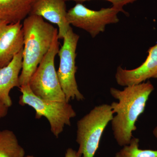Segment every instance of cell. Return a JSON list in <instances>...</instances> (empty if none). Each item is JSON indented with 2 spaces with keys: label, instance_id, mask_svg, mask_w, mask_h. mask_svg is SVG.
<instances>
[{
  "label": "cell",
  "instance_id": "cell-1",
  "mask_svg": "<svg viewBox=\"0 0 157 157\" xmlns=\"http://www.w3.org/2000/svg\"><path fill=\"white\" fill-rule=\"evenodd\" d=\"M154 90V86L149 81L125 86L122 90L110 88V94L118 101L110 104L113 112L116 113L110 122L114 138L120 146L130 143L132 133L137 130V119L144 112Z\"/></svg>",
  "mask_w": 157,
  "mask_h": 157
},
{
  "label": "cell",
  "instance_id": "cell-2",
  "mask_svg": "<svg viewBox=\"0 0 157 157\" xmlns=\"http://www.w3.org/2000/svg\"><path fill=\"white\" fill-rule=\"evenodd\" d=\"M22 68L20 75V87L29 85L31 76L50 49L57 29L43 17L29 14L23 20Z\"/></svg>",
  "mask_w": 157,
  "mask_h": 157
},
{
  "label": "cell",
  "instance_id": "cell-3",
  "mask_svg": "<svg viewBox=\"0 0 157 157\" xmlns=\"http://www.w3.org/2000/svg\"><path fill=\"white\" fill-rule=\"evenodd\" d=\"M113 113L110 105L96 106L77 121L76 141L80 157H94L99 147L102 134Z\"/></svg>",
  "mask_w": 157,
  "mask_h": 157
},
{
  "label": "cell",
  "instance_id": "cell-4",
  "mask_svg": "<svg viewBox=\"0 0 157 157\" xmlns=\"http://www.w3.org/2000/svg\"><path fill=\"white\" fill-rule=\"evenodd\" d=\"M21 95L19 104L28 105L36 111V119L44 117L50 124L51 131L58 138L63 131L65 126L71 125V120L76 116V113L69 102L48 101L34 94L29 85L19 88Z\"/></svg>",
  "mask_w": 157,
  "mask_h": 157
},
{
  "label": "cell",
  "instance_id": "cell-5",
  "mask_svg": "<svg viewBox=\"0 0 157 157\" xmlns=\"http://www.w3.org/2000/svg\"><path fill=\"white\" fill-rule=\"evenodd\" d=\"M58 35L29 82V86L34 94L48 101H67L59 81L55 67V59L59 49Z\"/></svg>",
  "mask_w": 157,
  "mask_h": 157
},
{
  "label": "cell",
  "instance_id": "cell-6",
  "mask_svg": "<svg viewBox=\"0 0 157 157\" xmlns=\"http://www.w3.org/2000/svg\"><path fill=\"white\" fill-rule=\"evenodd\" d=\"M79 39V36L71 28L64 37L63 43L58 53L60 62L57 73L67 102L74 99L82 101L85 99L78 90L75 77L77 70L76 50Z\"/></svg>",
  "mask_w": 157,
  "mask_h": 157
},
{
  "label": "cell",
  "instance_id": "cell-7",
  "mask_svg": "<svg viewBox=\"0 0 157 157\" xmlns=\"http://www.w3.org/2000/svg\"><path fill=\"white\" fill-rule=\"evenodd\" d=\"M120 12L113 6L96 11L77 3L67 11V21L70 25L84 30L94 38L104 32L108 25L118 22L117 14Z\"/></svg>",
  "mask_w": 157,
  "mask_h": 157
},
{
  "label": "cell",
  "instance_id": "cell-8",
  "mask_svg": "<svg viewBox=\"0 0 157 157\" xmlns=\"http://www.w3.org/2000/svg\"><path fill=\"white\" fill-rule=\"evenodd\" d=\"M145 61L138 67L128 70L118 67L115 79L123 86L140 84L151 78H157V42L149 48Z\"/></svg>",
  "mask_w": 157,
  "mask_h": 157
},
{
  "label": "cell",
  "instance_id": "cell-9",
  "mask_svg": "<svg viewBox=\"0 0 157 157\" xmlns=\"http://www.w3.org/2000/svg\"><path fill=\"white\" fill-rule=\"evenodd\" d=\"M24 35L21 22H0V69L11 62L23 49Z\"/></svg>",
  "mask_w": 157,
  "mask_h": 157
},
{
  "label": "cell",
  "instance_id": "cell-10",
  "mask_svg": "<svg viewBox=\"0 0 157 157\" xmlns=\"http://www.w3.org/2000/svg\"><path fill=\"white\" fill-rule=\"evenodd\" d=\"M65 0H36L32 7L30 14L38 15L58 27V37L63 39L71 27L67 21Z\"/></svg>",
  "mask_w": 157,
  "mask_h": 157
},
{
  "label": "cell",
  "instance_id": "cell-11",
  "mask_svg": "<svg viewBox=\"0 0 157 157\" xmlns=\"http://www.w3.org/2000/svg\"><path fill=\"white\" fill-rule=\"evenodd\" d=\"M23 49L17 54L10 63L0 69V102L7 107L12 106L10 96L11 89L20 87V73L22 68Z\"/></svg>",
  "mask_w": 157,
  "mask_h": 157
},
{
  "label": "cell",
  "instance_id": "cell-12",
  "mask_svg": "<svg viewBox=\"0 0 157 157\" xmlns=\"http://www.w3.org/2000/svg\"><path fill=\"white\" fill-rule=\"evenodd\" d=\"M36 0H0V22L14 24L28 17Z\"/></svg>",
  "mask_w": 157,
  "mask_h": 157
},
{
  "label": "cell",
  "instance_id": "cell-13",
  "mask_svg": "<svg viewBox=\"0 0 157 157\" xmlns=\"http://www.w3.org/2000/svg\"><path fill=\"white\" fill-rule=\"evenodd\" d=\"M25 151L11 130H0V157H24Z\"/></svg>",
  "mask_w": 157,
  "mask_h": 157
},
{
  "label": "cell",
  "instance_id": "cell-14",
  "mask_svg": "<svg viewBox=\"0 0 157 157\" xmlns=\"http://www.w3.org/2000/svg\"><path fill=\"white\" fill-rule=\"evenodd\" d=\"M139 139L133 137L130 143L123 146L114 157H157V150L139 148Z\"/></svg>",
  "mask_w": 157,
  "mask_h": 157
},
{
  "label": "cell",
  "instance_id": "cell-15",
  "mask_svg": "<svg viewBox=\"0 0 157 157\" xmlns=\"http://www.w3.org/2000/svg\"><path fill=\"white\" fill-rule=\"evenodd\" d=\"M66 2L67 1H73L76 2L77 3H82L86 1H90V0H65ZM104 1H108L112 4V6L119 9L121 12L126 14L127 13L123 9L124 6H126L129 4H132L137 0H104Z\"/></svg>",
  "mask_w": 157,
  "mask_h": 157
},
{
  "label": "cell",
  "instance_id": "cell-16",
  "mask_svg": "<svg viewBox=\"0 0 157 157\" xmlns=\"http://www.w3.org/2000/svg\"><path fill=\"white\" fill-rule=\"evenodd\" d=\"M9 108V107L0 102V119L7 115Z\"/></svg>",
  "mask_w": 157,
  "mask_h": 157
},
{
  "label": "cell",
  "instance_id": "cell-17",
  "mask_svg": "<svg viewBox=\"0 0 157 157\" xmlns=\"http://www.w3.org/2000/svg\"><path fill=\"white\" fill-rule=\"evenodd\" d=\"M65 157H80L77 151L71 148H68L66 151Z\"/></svg>",
  "mask_w": 157,
  "mask_h": 157
},
{
  "label": "cell",
  "instance_id": "cell-18",
  "mask_svg": "<svg viewBox=\"0 0 157 157\" xmlns=\"http://www.w3.org/2000/svg\"><path fill=\"white\" fill-rule=\"evenodd\" d=\"M153 134L155 137L157 138V126L154 129L153 131Z\"/></svg>",
  "mask_w": 157,
  "mask_h": 157
},
{
  "label": "cell",
  "instance_id": "cell-19",
  "mask_svg": "<svg viewBox=\"0 0 157 157\" xmlns=\"http://www.w3.org/2000/svg\"><path fill=\"white\" fill-rule=\"evenodd\" d=\"M24 157H36L35 156H34L33 155H27V156H25Z\"/></svg>",
  "mask_w": 157,
  "mask_h": 157
}]
</instances>
